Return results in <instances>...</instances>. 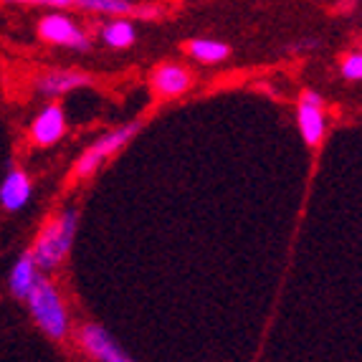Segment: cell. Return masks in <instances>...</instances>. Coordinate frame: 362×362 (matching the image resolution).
I'll use <instances>...</instances> for the list:
<instances>
[{
	"label": "cell",
	"instance_id": "6da1fadb",
	"mask_svg": "<svg viewBox=\"0 0 362 362\" xmlns=\"http://www.w3.org/2000/svg\"><path fill=\"white\" fill-rule=\"evenodd\" d=\"M76 223H78L76 211L69 208V211L56 216L41 230V235H38L33 248H30V256H33V261H36V266L41 272H54V269H59L64 264V259H66L74 246V238H76Z\"/></svg>",
	"mask_w": 362,
	"mask_h": 362
},
{
	"label": "cell",
	"instance_id": "7a4b0ae2",
	"mask_svg": "<svg viewBox=\"0 0 362 362\" xmlns=\"http://www.w3.org/2000/svg\"><path fill=\"white\" fill-rule=\"evenodd\" d=\"M25 302H28V309H30V317L41 327L43 332L49 334L51 339H64L69 334V314H66V307L61 302L59 291L51 281L46 279H38L33 289L28 291L25 296Z\"/></svg>",
	"mask_w": 362,
	"mask_h": 362
},
{
	"label": "cell",
	"instance_id": "3957f363",
	"mask_svg": "<svg viewBox=\"0 0 362 362\" xmlns=\"http://www.w3.org/2000/svg\"><path fill=\"white\" fill-rule=\"evenodd\" d=\"M139 127H142V122L137 119V122H129V124H124V127L115 129V132L102 134V137H99L91 147H86L84 155H81L76 160L71 177H78V180H84V177H91L99 168H102L104 163H107L109 157L117 155V152H119L122 147L127 145L129 139H132L134 134L139 132Z\"/></svg>",
	"mask_w": 362,
	"mask_h": 362
},
{
	"label": "cell",
	"instance_id": "277c9868",
	"mask_svg": "<svg viewBox=\"0 0 362 362\" xmlns=\"http://www.w3.org/2000/svg\"><path fill=\"white\" fill-rule=\"evenodd\" d=\"M38 36L43 41L56 43V46H66L74 51H89L91 41L84 30L78 28L71 18L66 16H59V13H51V16H43L41 23H38Z\"/></svg>",
	"mask_w": 362,
	"mask_h": 362
},
{
	"label": "cell",
	"instance_id": "5b68a950",
	"mask_svg": "<svg viewBox=\"0 0 362 362\" xmlns=\"http://www.w3.org/2000/svg\"><path fill=\"white\" fill-rule=\"evenodd\" d=\"M76 339L81 344V350L94 360L102 362H129L132 357L122 350L119 344L112 339V334L99 325H81L76 332Z\"/></svg>",
	"mask_w": 362,
	"mask_h": 362
},
{
	"label": "cell",
	"instance_id": "8992f818",
	"mask_svg": "<svg viewBox=\"0 0 362 362\" xmlns=\"http://www.w3.org/2000/svg\"><path fill=\"white\" fill-rule=\"evenodd\" d=\"M299 129H302V137L309 147H320V142L325 139V99L317 91L307 89L299 97Z\"/></svg>",
	"mask_w": 362,
	"mask_h": 362
},
{
	"label": "cell",
	"instance_id": "52a82bcc",
	"mask_svg": "<svg viewBox=\"0 0 362 362\" xmlns=\"http://www.w3.org/2000/svg\"><path fill=\"white\" fill-rule=\"evenodd\" d=\"M66 132V117H64V107L59 102H51L36 117V122L30 124V139L38 147H51L56 145Z\"/></svg>",
	"mask_w": 362,
	"mask_h": 362
},
{
	"label": "cell",
	"instance_id": "ba28073f",
	"mask_svg": "<svg viewBox=\"0 0 362 362\" xmlns=\"http://www.w3.org/2000/svg\"><path fill=\"white\" fill-rule=\"evenodd\" d=\"M193 86V74L180 64H160L152 71V89L160 97H180Z\"/></svg>",
	"mask_w": 362,
	"mask_h": 362
},
{
	"label": "cell",
	"instance_id": "9c48e42d",
	"mask_svg": "<svg viewBox=\"0 0 362 362\" xmlns=\"http://www.w3.org/2000/svg\"><path fill=\"white\" fill-rule=\"evenodd\" d=\"M30 193H33L30 177L25 175L18 165H11L8 175L3 177V185H0V206L6 208V211L16 213L28 203Z\"/></svg>",
	"mask_w": 362,
	"mask_h": 362
},
{
	"label": "cell",
	"instance_id": "30bf717a",
	"mask_svg": "<svg viewBox=\"0 0 362 362\" xmlns=\"http://www.w3.org/2000/svg\"><path fill=\"white\" fill-rule=\"evenodd\" d=\"M81 86H91V76H86L81 71H59V69H54V71H46L43 76L36 78L38 94L51 99L64 97V94H69L74 89H81Z\"/></svg>",
	"mask_w": 362,
	"mask_h": 362
},
{
	"label": "cell",
	"instance_id": "8fae6325",
	"mask_svg": "<svg viewBox=\"0 0 362 362\" xmlns=\"http://www.w3.org/2000/svg\"><path fill=\"white\" fill-rule=\"evenodd\" d=\"M38 279H41V269L36 266V261H33V256H30V251H28V254L21 256V259L16 261V266H13L11 294L16 296V299H25Z\"/></svg>",
	"mask_w": 362,
	"mask_h": 362
},
{
	"label": "cell",
	"instance_id": "7c38bea8",
	"mask_svg": "<svg viewBox=\"0 0 362 362\" xmlns=\"http://www.w3.org/2000/svg\"><path fill=\"white\" fill-rule=\"evenodd\" d=\"M182 49L187 54L198 59L200 64H221L230 56V46L223 41H213V38H193V41H185Z\"/></svg>",
	"mask_w": 362,
	"mask_h": 362
},
{
	"label": "cell",
	"instance_id": "4fadbf2b",
	"mask_svg": "<svg viewBox=\"0 0 362 362\" xmlns=\"http://www.w3.org/2000/svg\"><path fill=\"white\" fill-rule=\"evenodd\" d=\"M99 36H102V41L107 43L109 49H129L137 41V30H134L132 21L115 18L99 25Z\"/></svg>",
	"mask_w": 362,
	"mask_h": 362
},
{
	"label": "cell",
	"instance_id": "5bb4252c",
	"mask_svg": "<svg viewBox=\"0 0 362 362\" xmlns=\"http://www.w3.org/2000/svg\"><path fill=\"white\" fill-rule=\"evenodd\" d=\"M74 6L86 13H104V16H137V8L129 0H74Z\"/></svg>",
	"mask_w": 362,
	"mask_h": 362
},
{
	"label": "cell",
	"instance_id": "9a60e30c",
	"mask_svg": "<svg viewBox=\"0 0 362 362\" xmlns=\"http://www.w3.org/2000/svg\"><path fill=\"white\" fill-rule=\"evenodd\" d=\"M342 76L347 78V81H360L362 78V56L357 54H350V56H344L342 61Z\"/></svg>",
	"mask_w": 362,
	"mask_h": 362
},
{
	"label": "cell",
	"instance_id": "2e32d148",
	"mask_svg": "<svg viewBox=\"0 0 362 362\" xmlns=\"http://www.w3.org/2000/svg\"><path fill=\"white\" fill-rule=\"evenodd\" d=\"M11 3H30V6H56V8L74 6V0H11Z\"/></svg>",
	"mask_w": 362,
	"mask_h": 362
}]
</instances>
